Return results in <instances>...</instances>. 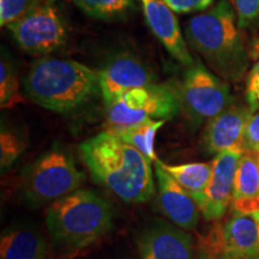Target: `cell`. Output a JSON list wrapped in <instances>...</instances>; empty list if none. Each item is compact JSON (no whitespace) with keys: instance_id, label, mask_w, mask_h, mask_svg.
Returning a JSON list of instances; mask_svg holds the SVG:
<instances>
[{"instance_id":"6da1fadb","label":"cell","mask_w":259,"mask_h":259,"mask_svg":"<svg viewBox=\"0 0 259 259\" xmlns=\"http://www.w3.org/2000/svg\"><path fill=\"white\" fill-rule=\"evenodd\" d=\"M93 179L126 203H144L155 192L151 161L112 132L105 131L79 145Z\"/></svg>"},{"instance_id":"7a4b0ae2","label":"cell","mask_w":259,"mask_h":259,"mask_svg":"<svg viewBox=\"0 0 259 259\" xmlns=\"http://www.w3.org/2000/svg\"><path fill=\"white\" fill-rule=\"evenodd\" d=\"M187 44L222 79L240 82L250 64V52L238 24L235 8L220 0L185 25Z\"/></svg>"},{"instance_id":"3957f363","label":"cell","mask_w":259,"mask_h":259,"mask_svg":"<svg viewBox=\"0 0 259 259\" xmlns=\"http://www.w3.org/2000/svg\"><path fill=\"white\" fill-rule=\"evenodd\" d=\"M29 99L44 108L67 113L78 108L99 89V72L76 60L41 58L23 80Z\"/></svg>"},{"instance_id":"277c9868","label":"cell","mask_w":259,"mask_h":259,"mask_svg":"<svg viewBox=\"0 0 259 259\" xmlns=\"http://www.w3.org/2000/svg\"><path fill=\"white\" fill-rule=\"evenodd\" d=\"M112 225V206L89 190H77L56 200L46 213L51 238L73 250L94 244L111 231Z\"/></svg>"},{"instance_id":"5b68a950","label":"cell","mask_w":259,"mask_h":259,"mask_svg":"<svg viewBox=\"0 0 259 259\" xmlns=\"http://www.w3.org/2000/svg\"><path fill=\"white\" fill-rule=\"evenodd\" d=\"M180 108L179 92L171 85L154 83L134 88L107 106L105 131L119 135L145 122L167 121Z\"/></svg>"},{"instance_id":"8992f818","label":"cell","mask_w":259,"mask_h":259,"mask_svg":"<svg viewBox=\"0 0 259 259\" xmlns=\"http://www.w3.org/2000/svg\"><path fill=\"white\" fill-rule=\"evenodd\" d=\"M6 28L22 50L37 56L61 50L70 37L69 18L61 0H44Z\"/></svg>"},{"instance_id":"52a82bcc","label":"cell","mask_w":259,"mask_h":259,"mask_svg":"<svg viewBox=\"0 0 259 259\" xmlns=\"http://www.w3.org/2000/svg\"><path fill=\"white\" fill-rule=\"evenodd\" d=\"M84 174L66 151L54 148L37 158L23 174V192L29 202H56L82 185Z\"/></svg>"},{"instance_id":"ba28073f","label":"cell","mask_w":259,"mask_h":259,"mask_svg":"<svg viewBox=\"0 0 259 259\" xmlns=\"http://www.w3.org/2000/svg\"><path fill=\"white\" fill-rule=\"evenodd\" d=\"M178 92L181 108L194 125L210 120L233 105L228 84L199 59L189 66Z\"/></svg>"},{"instance_id":"9c48e42d","label":"cell","mask_w":259,"mask_h":259,"mask_svg":"<svg viewBox=\"0 0 259 259\" xmlns=\"http://www.w3.org/2000/svg\"><path fill=\"white\" fill-rule=\"evenodd\" d=\"M198 259H253L259 255V222L251 215L215 225L199 241Z\"/></svg>"},{"instance_id":"30bf717a","label":"cell","mask_w":259,"mask_h":259,"mask_svg":"<svg viewBox=\"0 0 259 259\" xmlns=\"http://www.w3.org/2000/svg\"><path fill=\"white\" fill-rule=\"evenodd\" d=\"M245 151L244 149H229L216 155L211 162V177L199 206L204 218L209 221L223 218L231 205L236 170Z\"/></svg>"},{"instance_id":"8fae6325","label":"cell","mask_w":259,"mask_h":259,"mask_svg":"<svg viewBox=\"0 0 259 259\" xmlns=\"http://www.w3.org/2000/svg\"><path fill=\"white\" fill-rule=\"evenodd\" d=\"M155 74L144 63L131 54L112 58L99 71V89L106 106L134 88L155 83Z\"/></svg>"},{"instance_id":"7c38bea8","label":"cell","mask_w":259,"mask_h":259,"mask_svg":"<svg viewBox=\"0 0 259 259\" xmlns=\"http://www.w3.org/2000/svg\"><path fill=\"white\" fill-rule=\"evenodd\" d=\"M253 114L248 106L233 103L206 124L202 147L208 154L218 155L229 149H244L246 125Z\"/></svg>"},{"instance_id":"4fadbf2b","label":"cell","mask_w":259,"mask_h":259,"mask_svg":"<svg viewBox=\"0 0 259 259\" xmlns=\"http://www.w3.org/2000/svg\"><path fill=\"white\" fill-rule=\"evenodd\" d=\"M142 259H192V238L186 232L167 223H156L138 238Z\"/></svg>"},{"instance_id":"5bb4252c","label":"cell","mask_w":259,"mask_h":259,"mask_svg":"<svg viewBox=\"0 0 259 259\" xmlns=\"http://www.w3.org/2000/svg\"><path fill=\"white\" fill-rule=\"evenodd\" d=\"M145 21L168 53L185 66L194 63L173 10L163 0H141Z\"/></svg>"},{"instance_id":"9a60e30c","label":"cell","mask_w":259,"mask_h":259,"mask_svg":"<svg viewBox=\"0 0 259 259\" xmlns=\"http://www.w3.org/2000/svg\"><path fill=\"white\" fill-rule=\"evenodd\" d=\"M155 163V174L158 181V203L168 219L184 229H193L198 225L200 208L194 199L162 166Z\"/></svg>"},{"instance_id":"2e32d148","label":"cell","mask_w":259,"mask_h":259,"mask_svg":"<svg viewBox=\"0 0 259 259\" xmlns=\"http://www.w3.org/2000/svg\"><path fill=\"white\" fill-rule=\"evenodd\" d=\"M234 216L259 211V154L246 150L239 162L231 203Z\"/></svg>"},{"instance_id":"e0dca14e","label":"cell","mask_w":259,"mask_h":259,"mask_svg":"<svg viewBox=\"0 0 259 259\" xmlns=\"http://www.w3.org/2000/svg\"><path fill=\"white\" fill-rule=\"evenodd\" d=\"M0 259H51L50 246L41 232L16 226L3 233Z\"/></svg>"},{"instance_id":"ac0fdd59","label":"cell","mask_w":259,"mask_h":259,"mask_svg":"<svg viewBox=\"0 0 259 259\" xmlns=\"http://www.w3.org/2000/svg\"><path fill=\"white\" fill-rule=\"evenodd\" d=\"M162 166L200 206L211 177L212 164L205 162L166 164L162 162Z\"/></svg>"},{"instance_id":"d6986e66","label":"cell","mask_w":259,"mask_h":259,"mask_svg":"<svg viewBox=\"0 0 259 259\" xmlns=\"http://www.w3.org/2000/svg\"><path fill=\"white\" fill-rule=\"evenodd\" d=\"M164 122L166 120L145 122V124L126 130V131L116 136L122 139L125 143L137 149L139 153L143 154L149 161L156 162L158 158L154 150L155 136H156L158 130L164 125Z\"/></svg>"},{"instance_id":"ffe728a7","label":"cell","mask_w":259,"mask_h":259,"mask_svg":"<svg viewBox=\"0 0 259 259\" xmlns=\"http://www.w3.org/2000/svg\"><path fill=\"white\" fill-rule=\"evenodd\" d=\"M84 14L96 19L112 21L125 17L135 9V0H71Z\"/></svg>"},{"instance_id":"44dd1931","label":"cell","mask_w":259,"mask_h":259,"mask_svg":"<svg viewBox=\"0 0 259 259\" xmlns=\"http://www.w3.org/2000/svg\"><path fill=\"white\" fill-rule=\"evenodd\" d=\"M21 101L23 99L19 95L17 71L9 56L3 53L0 63V103L3 108H9Z\"/></svg>"},{"instance_id":"7402d4cb","label":"cell","mask_w":259,"mask_h":259,"mask_svg":"<svg viewBox=\"0 0 259 259\" xmlns=\"http://www.w3.org/2000/svg\"><path fill=\"white\" fill-rule=\"evenodd\" d=\"M25 142L21 136L5 126L0 132V164L3 169L11 166L23 153Z\"/></svg>"},{"instance_id":"603a6c76","label":"cell","mask_w":259,"mask_h":259,"mask_svg":"<svg viewBox=\"0 0 259 259\" xmlns=\"http://www.w3.org/2000/svg\"><path fill=\"white\" fill-rule=\"evenodd\" d=\"M42 2L44 0H0V25L8 27L29 14Z\"/></svg>"},{"instance_id":"cb8c5ba5","label":"cell","mask_w":259,"mask_h":259,"mask_svg":"<svg viewBox=\"0 0 259 259\" xmlns=\"http://www.w3.org/2000/svg\"><path fill=\"white\" fill-rule=\"evenodd\" d=\"M235 11L241 29L259 25V0H235Z\"/></svg>"},{"instance_id":"d4e9b609","label":"cell","mask_w":259,"mask_h":259,"mask_svg":"<svg viewBox=\"0 0 259 259\" xmlns=\"http://www.w3.org/2000/svg\"><path fill=\"white\" fill-rule=\"evenodd\" d=\"M246 101L252 112L259 109V59L252 66L246 79Z\"/></svg>"},{"instance_id":"484cf974","label":"cell","mask_w":259,"mask_h":259,"mask_svg":"<svg viewBox=\"0 0 259 259\" xmlns=\"http://www.w3.org/2000/svg\"><path fill=\"white\" fill-rule=\"evenodd\" d=\"M163 2L173 11L187 14V12L204 11L209 9L216 0H163Z\"/></svg>"},{"instance_id":"4316f807","label":"cell","mask_w":259,"mask_h":259,"mask_svg":"<svg viewBox=\"0 0 259 259\" xmlns=\"http://www.w3.org/2000/svg\"><path fill=\"white\" fill-rule=\"evenodd\" d=\"M244 147L246 150L259 154V113L252 114L247 125H246Z\"/></svg>"},{"instance_id":"83f0119b","label":"cell","mask_w":259,"mask_h":259,"mask_svg":"<svg viewBox=\"0 0 259 259\" xmlns=\"http://www.w3.org/2000/svg\"><path fill=\"white\" fill-rule=\"evenodd\" d=\"M248 52H250V58L251 59L258 60L259 59V36L254 37L253 40L251 41L250 48H248Z\"/></svg>"},{"instance_id":"f1b7e54d","label":"cell","mask_w":259,"mask_h":259,"mask_svg":"<svg viewBox=\"0 0 259 259\" xmlns=\"http://www.w3.org/2000/svg\"><path fill=\"white\" fill-rule=\"evenodd\" d=\"M252 218H253L254 220H257V221L259 222V211H257V212H254V213H252Z\"/></svg>"},{"instance_id":"f546056e","label":"cell","mask_w":259,"mask_h":259,"mask_svg":"<svg viewBox=\"0 0 259 259\" xmlns=\"http://www.w3.org/2000/svg\"><path fill=\"white\" fill-rule=\"evenodd\" d=\"M253 259H259V255H258V257H255V258H253Z\"/></svg>"}]
</instances>
